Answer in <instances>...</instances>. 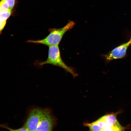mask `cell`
I'll return each instance as SVG.
<instances>
[{"label": "cell", "instance_id": "cell-1", "mask_svg": "<svg viewBox=\"0 0 131 131\" xmlns=\"http://www.w3.org/2000/svg\"><path fill=\"white\" fill-rule=\"evenodd\" d=\"M75 24L73 21H70L62 28L50 29L49 34L42 39L36 40H29L26 42L42 44L48 47L58 45L65 33L73 28Z\"/></svg>", "mask_w": 131, "mask_h": 131}, {"label": "cell", "instance_id": "cell-2", "mask_svg": "<svg viewBox=\"0 0 131 131\" xmlns=\"http://www.w3.org/2000/svg\"><path fill=\"white\" fill-rule=\"evenodd\" d=\"M37 65L41 66L46 64L60 67L71 74L74 77L78 76L77 73L72 67L68 66L62 60L58 45L49 47L48 56L45 61L38 63Z\"/></svg>", "mask_w": 131, "mask_h": 131}, {"label": "cell", "instance_id": "cell-3", "mask_svg": "<svg viewBox=\"0 0 131 131\" xmlns=\"http://www.w3.org/2000/svg\"><path fill=\"white\" fill-rule=\"evenodd\" d=\"M57 123V119L48 108L43 109L42 113L36 131H52Z\"/></svg>", "mask_w": 131, "mask_h": 131}, {"label": "cell", "instance_id": "cell-4", "mask_svg": "<svg viewBox=\"0 0 131 131\" xmlns=\"http://www.w3.org/2000/svg\"><path fill=\"white\" fill-rule=\"evenodd\" d=\"M43 109L35 108L31 109L24 125L29 131H36L42 113Z\"/></svg>", "mask_w": 131, "mask_h": 131}, {"label": "cell", "instance_id": "cell-5", "mask_svg": "<svg viewBox=\"0 0 131 131\" xmlns=\"http://www.w3.org/2000/svg\"><path fill=\"white\" fill-rule=\"evenodd\" d=\"M131 44V41L130 40L114 48L105 56L106 59L109 61L115 59L121 58L126 55L127 48Z\"/></svg>", "mask_w": 131, "mask_h": 131}, {"label": "cell", "instance_id": "cell-6", "mask_svg": "<svg viewBox=\"0 0 131 131\" xmlns=\"http://www.w3.org/2000/svg\"><path fill=\"white\" fill-rule=\"evenodd\" d=\"M12 12V9H9L8 11L0 12V21H6L10 16Z\"/></svg>", "mask_w": 131, "mask_h": 131}, {"label": "cell", "instance_id": "cell-7", "mask_svg": "<svg viewBox=\"0 0 131 131\" xmlns=\"http://www.w3.org/2000/svg\"><path fill=\"white\" fill-rule=\"evenodd\" d=\"M9 9L8 5L3 0H1L0 4V12L7 11Z\"/></svg>", "mask_w": 131, "mask_h": 131}, {"label": "cell", "instance_id": "cell-8", "mask_svg": "<svg viewBox=\"0 0 131 131\" xmlns=\"http://www.w3.org/2000/svg\"><path fill=\"white\" fill-rule=\"evenodd\" d=\"M8 5L10 8L12 9L15 4V0H3Z\"/></svg>", "mask_w": 131, "mask_h": 131}, {"label": "cell", "instance_id": "cell-9", "mask_svg": "<svg viewBox=\"0 0 131 131\" xmlns=\"http://www.w3.org/2000/svg\"><path fill=\"white\" fill-rule=\"evenodd\" d=\"M6 23V21H0V31L1 33Z\"/></svg>", "mask_w": 131, "mask_h": 131}, {"label": "cell", "instance_id": "cell-10", "mask_svg": "<svg viewBox=\"0 0 131 131\" xmlns=\"http://www.w3.org/2000/svg\"><path fill=\"white\" fill-rule=\"evenodd\" d=\"M130 40H131V37Z\"/></svg>", "mask_w": 131, "mask_h": 131}]
</instances>
